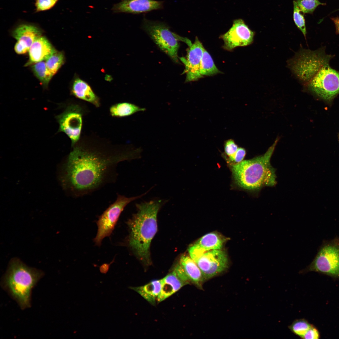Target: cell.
<instances>
[{
    "label": "cell",
    "mask_w": 339,
    "mask_h": 339,
    "mask_svg": "<svg viewBox=\"0 0 339 339\" xmlns=\"http://www.w3.org/2000/svg\"><path fill=\"white\" fill-rule=\"evenodd\" d=\"M224 242V239L219 234L215 232H212L202 236L194 244L206 252L221 249Z\"/></svg>",
    "instance_id": "obj_20"
},
{
    "label": "cell",
    "mask_w": 339,
    "mask_h": 339,
    "mask_svg": "<svg viewBox=\"0 0 339 339\" xmlns=\"http://www.w3.org/2000/svg\"><path fill=\"white\" fill-rule=\"evenodd\" d=\"M277 141V139L263 155L231 165L233 176L237 185L252 191L276 185L275 170L271 165L270 159Z\"/></svg>",
    "instance_id": "obj_4"
},
{
    "label": "cell",
    "mask_w": 339,
    "mask_h": 339,
    "mask_svg": "<svg viewBox=\"0 0 339 339\" xmlns=\"http://www.w3.org/2000/svg\"><path fill=\"white\" fill-rule=\"evenodd\" d=\"M82 112L78 105L68 106L56 117L59 124L58 132L65 133L70 139L72 146L74 147L79 140L82 129Z\"/></svg>",
    "instance_id": "obj_9"
},
{
    "label": "cell",
    "mask_w": 339,
    "mask_h": 339,
    "mask_svg": "<svg viewBox=\"0 0 339 339\" xmlns=\"http://www.w3.org/2000/svg\"><path fill=\"white\" fill-rule=\"evenodd\" d=\"M59 0H36L35 7L36 12L43 11L51 9Z\"/></svg>",
    "instance_id": "obj_28"
},
{
    "label": "cell",
    "mask_w": 339,
    "mask_h": 339,
    "mask_svg": "<svg viewBox=\"0 0 339 339\" xmlns=\"http://www.w3.org/2000/svg\"><path fill=\"white\" fill-rule=\"evenodd\" d=\"M129 288L136 291L147 301L153 304L161 292L162 280H154L142 286L130 287Z\"/></svg>",
    "instance_id": "obj_19"
},
{
    "label": "cell",
    "mask_w": 339,
    "mask_h": 339,
    "mask_svg": "<svg viewBox=\"0 0 339 339\" xmlns=\"http://www.w3.org/2000/svg\"><path fill=\"white\" fill-rule=\"evenodd\" d=\"M144 108L140 107L135 104L128 102L116 104L110 108L111 115L113 116L123 117L131 115L136 112L144 111Z\"/></svg>",
    "instance_id": "obj_21"
},
{
    "label": "cell",
    "mask_w": 339,
    "mask_h": 339,
    "mask_svg": "<svg viewBox=\"0 0 339 339\" xmlns=\"http://www.w3.org/2000/svg\"><path fill=\"white\" fill-rule=\"evenodd\" d=\"M332 19L335 24L336 32L339 34V18H333Z\"/></svg>",
    "instance_id": "obj_34"
},
{
    "label": "cell",
    "mask_w": 339,
    "mask_h": 339,
    "mask_svg": "<svg viewBox=\"0 0 339 339\" xmlns=\"http://www.w3.org/2000/svg\"><path fill=\"white\" fill-rule=\"evenodd\" d=\"M141 148L119 149L76 146L62 165L60 180L73 196L90 194L115 182L121 162L140 157Z\"/></svg>",
    "instance_id": "obj_1"
},
{
    "label": "cell",
    "mask_w": 339,
    "mask_h": 339,
    "mask_svg": "<svg viewBox=\"0 0 339 339\" xmlns=\"http://www.w3.org/2000/svg\"><path fill=\"white\" fill-rule=\"evenodd\" d=\"M163 3L154 0H124L115 5L116 12L139 13L161 8Z\"/></svg>",
    "instance_id": "obj_13"
},
{
    "label": "cell",
    "mask_w": 339,
    "mask_h": 339,
    "mask_svg": "<svg viewBox=\"0 0 339 339\" xmlns=\"http://www.w3.org/2000/svg\"><path fill=\"white\" fill-rule=\"evenodd\" d=\"M14 49L17 54H22L28 52L29 49L19 42H17L14 46Z\"/></svg>",
    "instance_id": "obj_33"
},
{
    "label": "cell",
    "mask_w": 339,
    "mask_h": 339,
    "mask_svg": "<svg viewBox=\"0 0 339 339\" xmlns=\"http://www.w3.org/2000/svg\"><path fill=\"white\" fill-rule=\"evenodd\" d=\"M209 53L204 49L201 60L200 73L202 77L220 73Z\"/></svg>",
    "instance_id": "obj_22"
},
{
    "label": "cell",
    "mask_w": 339,
    "mask_h": 339,
    "mask_svg": "<svg viewBox=\"0 0 339 339\" xmlns=\"http://www.w3.org/2000/svg\"><path fill=\"white\" fill-rule=\"evenodd\" d=\"M224 145L225 154L228 157L233 155L238 148V145L232 139L226 141Z\"/></svg>",
    "instance_id": "obj_30"
},
{
    "label": "cell",
    "mask_w": 339,
    "mask_h": 339,
    "mask_svg": "<svg viewBox=\"0 0 339 339\" xmlns=\"http://www.w3.org/2000/svg\"><path fill=\"white\" fill-rule=\"evenodd\" d=\"M310 272L339 278V237L323 241L311 262L299 273Z\"/></svg>",
    "instance_id": "obj_6"
},
{
    "label": "cell",
    "mask_w": 339,
    "mask_h": 339,
    "mask_svg": "<svg viewBox=\"0 0 339 339\" xmlns=\"http://www.w3.org/2000/svg\"><path fill=\"white\" fill-rule=\"evenodd\" d=\"M148 192L137 196L127 197L118 194L115 202L100 216L97 222V233L94 241L98 246L103 239L111 234L119 217L125 207L130 203L141 198Z\"/></svg>",
    "instance_id": "obj_8"
},
{
    "label": "cell",
    "mask_w": 339,
    "mask_h": 339,
    "mask_svg": "<svg viewBox=\"0 0 339 339\" xmlns=\"http://www.w3.org/2000/svg\"><path fill=\"white\" fill-rule=\"evenodd\" d=\"M65 60L63 53L56 50L46 61L45 63L47 70L52 77L63 65Z\"/></svg>",
    "instance_id": "obj_23"
},
{
    "label": "cell",
    "mask_w": 339,
    "mask_h": 339,
    "mask_svg": "<svg viewBox=\"0 0 339 339\" xmlns=\"http://www.w3.org/2000/svg\"><path fill=\"white\" fill-rule=\"evenodd\" d=\"M254 32L250 29L241 19L234 20L230 28L220 38L223 41V48L227 51L232 50L238 46H246L253 41Z\"/></svg>",
    "instance_id": "obj_10"
},
{
    "label": "cell",
    "mask_w": 339,
    "mask_h": 339,
    "mask_svg": "<svg viewBox=\"0 0 339 339\" xmlns=\"http://www.w3.org/2000/svg\"><path fill=\"white\" fill-rule=\"evenodd\" d=\"M164 203L163 200H155L137 204V212L128 222L129 245L146 264H150V245L157 231V214Z\"/></svg>",
    "instance_id": "obj_2"
},
{
    "label": "cell",
    "mask_w": 339,
    "mask_h": 339,
    "mask_svg": "<svg viewBox=\"0 0 339 339\" xmlns=\"http://www.w3.org/2000/svg\"><path fill=\"white\" fill-rule=\"evenodd\" d=\"M320 334L317 329L312 325L302 337V339H318L320 338Z\"/></svg>",
    "instance_id": "obj_32"
},
{
    "label": "cell",
    "mask_w": 339,
    "mask_h": 339,
    "mask_svg": "<svg viewBox=\"0 0 339 339\" xmlns=\"http://www.w3.org/2000/svg\"><path fill=\"white\" fill-rule=\"evenodd\" d=\"M42 31L37 26L23 24L19 25L13 30L12 35L17 42L30 49L34 41L42 35Z\"/></svg>",
    "instance_id": "obj_15"
},
{
    "label": "cell",
    "mask_w": 339,
    "mask_h": 339,
    "mask_svg": "<svg viewBox=\"0 0 339 339\" xmlns=\"http://www.w3.org/2000/svg\"><path fill=\"white\" fill-rule=\"evenodd\" d=\"M143 27L159 48L174 62L179 63L178 41L181 40L186 43L188 39L171 32L169 28L163 23L145 20Z\"/></svg>",
    "instance_id": "obj_7"
},
{
    "label": "cell",
    "mask_w": 339,
    "mask_h": 339,
    "mask_svg": "<svg viewBox=\"0 0 339 339\" xmlns=\"http://www.w3.org/2000/svg\"><path fill=\"white\" fill-rule=\"evenodd\" d=\"M246 154V150L244 148H238L235 153L232 156L228 157L226 160L231 165L238 164L243 161Z\"/></svg>",
    "instance_id": "obj_29"
},
{
    "label": "cell",
    "mask_w": 339,
    "mask_h": 339,
    "mask_svg": "<svg viewBox=\"0 0 339 339\" xmlns=\"http://www.w3.org/2000/svg\"><path fill=\"white\" fill-rule=\"evenodd\" d=\"M295 1L301 11L304 13H312L318 6L325 4L318 0H297Z\"/></svg>",
    "instance_id": "obj_27"
},
{
    "label": "cell",
    "mask_w": 339,
    "mask_h": 339,
    "mask_svg": "<svg viewBox=\"0 0 339 339\" xmlns=\"http://www.w3.org/2000/svg\"><path fill=\"white\" fill-rule=\"evenodd\" d=\"M196 263L206 280L225 270L228 266V261L225 252L220 249L207 251Z\"/></svg>",
    "instance_id": "obj_11"
},
{
    "label": "cell",
    "mask_w": 339,
    "mask_h": 339,
    "mask_svg": "<svg viewBox=\"0 0 339 339\" xmlns=\"http://www.w3.org/2000/svg\"><path fill=\"white\" fill-rule=\"evenodd\" d=\"M204 49L202 43L196 37L193 43L187 49L186 57L179 58L185 67L183 73L186 75V82L197 81L202 78L200 68Z\"/></svg>",
    "instance_id": "obj_12"
},
{
    "label": "cell",
    "mask_w": 339,
    "mask_h": 339,
    "mask_svg": "<svg viewBox=\"0 0 339 339\" xmlns=\"http://www.w3.org/2000/svg\"><path fill=\"white\" fill-rule=\"evenodd\" d=\"M71 92L75 97L92 104L97 107L100 105L99 99L90 86L79 78L74 80Z\"/></svg>",
    "instance_id": "obj_16"
},
{
    "label": "cell",
    "mask_w": 339,
    "mask_h": 339,
    "mask_svg": "<svg viewBox=\"0 0 339 339\" xmlns=\"http://www.w3.org/2000/svg\"><path fill=\"white\" fill-rule=\"evenodd\" d=\"M31 68L35 77L45 88H47L52 77L49 73L45 62H40L31 66Z\"/></svg>",
    "instance_id": "obj_24"
},
{
    "label": "cell",
    "mask_w": 339,
    "mask_h": 339,
    "mask_svg": "<svg viewBox=\"0 0 339 339\" xmlns=\"http://www.w3.org/2000/svg\"><path fill=\"white\" fill-rule=\"evenodd\" d=\"M44 274L40 270L28 266L14 257L9 262L2 285L21 308L25 309L30 306L32 288Z\"/></svg>",
    "instance_id": "obj_5"
},
{
    "label": "cell",
    "mask_w": 339,
    "mask_h": 339,
    "mask_svg": "<svg viewBox=\"0 0 339 339\" xmlns=\"http://www.w3.org/2000/svg\"><path fill=\"white\" fill-rule=\"evenodd\" d=\"M177 276L183 282L187 284L189 279L186 274L183 268L179 263L175 266L173 271Z\"/></svg>",
    "instance_id": "obj_31"
},
{
    "label": "cell",
    "mask_w": 339,
    "mask_h": 339,
    "mask_svg": "<svg viewBox=\"0 0 339 339\" xmlns=\"http://www.w3.org/2000/svg\"><path fill=\"white\" fill-rule=\"evenodd\" d=\"M293 17L294 21L299 29L301 31L305 38L307 33L305 19L295 1H293Z\"/></svg>",
    "instance_id": "obj_26"
},
{
    "label": "cell",
    "mask_w": 339,
    "mask_h": 339,
    "mask_svg": "<svg viewBox=\"0 0 339 339\" xmlns=\"http://www.w3.org/2000/svg\"><path fill=\"white\" fill-rule=\"evenodd\" d=\"M56 50L48 39L42 35L35 40L29 51V59L25 66L46 61Z\"/></svg>",
    "instance_id": "obj_14"
},
{
    "label": "cell",
    "mask_w": 339,
    "mask_h": 339,
    "mask_svg": "<svg viewBox=\"0 0 339 339\" xmlns=\"http://www.w3.org/2000/svg\"><path fill=\"white\" fill-rule=\"evenodd\" d=\"M162 280V288L157 300L162 301L179 290L186 283L181 280L173 271Z\"/></svg>",
    "instance_id": "obj_18"
},
{
    "label": "cell",
    "mask_w": 339,
    "mask_h": 339,
    "mask_svg": "<svg viewBox=\"0 0 339 339\" xmlns=\"http://www.w3.org/2000/svg\"><path fill=\"white\" fill-rule=\"evenodd\" d=\"M312 325L304 319H296L288 326V328L294 334L302 338Z\"/></svg>",
    "instance_id": "obj_25"
},
{
    "label": "cell",
    "mask_w": 339,
    "mask_h": 339,
    "mask_svg": "<svg viewBox=\"0 0 339 339\" xmlns=\"http://www.w3.org/2000/svg\"><path fill=\"white\" fill-rule=\"evenodd\" d=\"M333 56L326 54L324 47L312 50L309 65L300 79L309 90L326 100L339 94V71L330 64Z\"/></svg>",
    "instance_id": "obj_3"
},
{
    "label": "cell",
    "mask_w": 339,
    "mask_h": 339,
    "mask_svg": "<svg viewBox=\"0 0 339 339\" xmlns=\"http://www.w3.org/2000/svg\"><path fill=\"white\" fill-rule=\"evenodd\" d=\"M179 263L182 267L189 280L201 288L205 279L196 263L190 256L183 255L180 258Z\"/></svg>",
    "instance_id": "obj_17"
}]
</instances>
